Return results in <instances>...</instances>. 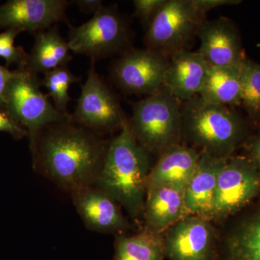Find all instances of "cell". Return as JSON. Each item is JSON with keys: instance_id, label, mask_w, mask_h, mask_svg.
I'll list each match as a JSON object with an SVG mask.
<instances>
[{"instance_id": "cell-21", "label": "cell", "mask_w": 260, "mask_h": 260, "mask_svg": "<svg viewBox=\"0 0 260 260\" xmlns=\"http://www.w3.org/2000/svg\"><path fill=\"white\" fill-rule=\"evenodd\" d=\"M165 256L164 234L145 229L135 235L116 237L114 260H162Z\"/></svg>"}, {"instance_id": "cell-19", "label": "cell", "mask_w": 260, "mask_h": 260, "mask_svg": "<svg viewBox=\"0 0 260 260\" xmlns=\"http://www.w3.org/2000/svg\"><path fill=\"white\" fill-rule=\"evenodd\" d=\"M34 36L35 41L28 54L25 70L38 75L68 66L73 56L69 44L61 37L57 25L38 32Z\"/></svg>"}, {"instance_id": "cell-9", "label": "cell", "mask_w": 260, "mask_h": 260, "mask_svg": "<svg viewBox=\"0 0 260 260\" xmlns=\"http://www.w3.org/2000/svg\"><path fill=\"white\" fill-rule=\"evenodd\" d=\"M260 195V172L249 158L230 156L219 175L210 220L244 209Z\"/></svg>"}, {"instance_id": "cell-2", "label": "cell", "mask_w": 260, "mask_h": 260, "mask_svg": "<svg viewBox=\"0 0 260 260\" xmlns=\"http://www.w3.org/2000/svg\"><path fill=\"white\" fill-rule=\"evenodd\" d=\"M109 143L93 185L125 208L133 218L144 214L150 153L138 143L129 121Z\"/></svg>"}, {"instance_id": "cell-29", "label": "cell", "mask_w": 260, "mask_h": 260, "mask_svg": "<svg viewBox=\"0 0 260 260\" xmlns=\"http://www.w3.org/2000/svg\"><path fill=\"white\" fill-rule=\"evenodd\" d=\"M72 3L78 5L79 9L86 14L92 13L95 14L103 7L102 0H75Z\"/></svg>"}, {"instance_id": "cell-30", "label": "cell", "mask_w": 260, "mask_h": 260, "mask_svg": "<svg viewBox=\"0 0 260 260\" xmlns=\"http://www.w3.org/2000/svg\"><path fill=\"white\" fill-rule=\"evenodd\" d=\"M14 75V71L0 64V107L4 108V94L8 82Z\"/></svg>"}, {"instance_id": "cell-31", "label": "cell", "mask_w": 260, "mask_h": 260, "mask_svg": "<svg viewBox=\"0 0 260 260\" xmlns=\"http://www.w3.org/2000/svg\"><path fill=\"white\" fill-rule=\"evenodd\" d=\"M249 158L260 172V133L251 141L249 146Z\"/></svg>"}, {"instance_id": "cell-11", "label": "cell", "mask_w": 260, "mask_h": 260, "mask_svg": "<svg viewBox=\"0 0 260 260\" xmlns=\"http://www.w3.org/2000/svg\"><path fill=\"white\" fill-rule=\"evenodd\" d=\"M68 0H9L0 5V29L36 34L59 22L68 23Z\"/></svg>"}, {"instance_id": "cell-18", "label": "cell", "mask_w": 260, "mask_h": 260, "mask_svg": "<svg viewBox=\"0 0 260 260\" xmlns=\"http://www.w3.org/2000/svg\"><path fill=\"white\" fill-rule=\"evenodd\" d=\"M200 153L180 144L173 145L160 155L149 173L147 190L160 186L185 189L199 160Z\"/></svg>"}, {"instance_id": "cell-13", "label": "cell", "mask_w": 260, "mask_h": 260, "mask_svg": "<svg viewBox=\"0 0 260 260\" xmlns=\"http://www.w3.org/2000/svg\"><path fill=\"white\" fill-rule=\"evenodd\" d=\"M197 35L200 41L198 52L210 66L238 67L245 59L239 30L230 19L205 20Z\"/></svg>"}, {"instance_id": "cell-8", "label": "cell", "mask_w": 260, "mask_h": 260, "mask_svg": "<svg viewBox=\"0 0 260 260\" xmlns=\"http://www.w3.org/2000/svg\"><path fill=\"white\" fill-rule=\"evenodd\" d=\"M70 116L75 124L98 134L121 129L128 121L116 95L97 73L95 61L90 63L86 81Z\"/></svg>"}, {"instance_id": "cell-20", "label": "cell", "mask_w": 260, "mask_h": 260, "mask_svg": "<svg viewBox=\"0 0 260 260\" xmlns=\"http://www.w3.org/2000/svg\"><path fill=\"white\" fill-rule=\"evenodd\" d=\"M242 65V64H241ZM240 66H210L199 96L205 102L233 107L242 104Z\"/></svg>"}, {"instance_id": "cell-5", "label": "cell", "mask_w": 260, "mask_h": 260, "mask_svg": "<svg viewBox=\"0 0 260 260\" xmlns=\"http://www.w3.org/2000/svg\"><path fill=\"white\" fill-rule=\"evenodd\" d=\"M68 25V43L74 54H83L95 61L128 50L131 29L115 5L103 6L83 25Z\"/></svg>"}, {"instance_id": "cell-4", "label": "cell", "mask_w": 260, "mask_h": 260, "mask_svg": "<svg viewBox=\"0 0 260 260\" xmlns=\"http://www.w3.org/2000/svg\"><path fill=\"white\" fill-rule=\"evenodd\" d=\"M181 104L162 88L133 104L129 125L135 139L149 153H160L179 144L182 130Z\"/></svg>"}, {"instance_id": "cell-22", "label": "cell", "mask_w": 260, "mask_h": 260, "mask_svg": "<svg viewBox=\"0 0 260 260\" xmlns=\"http://www.w3.org/2000/svg\"><path fill=\"white\" fill-rule=\"evenodd\" d=\"M228 260H260V208L239 222L226 242Z\"/></svg>"}, {"instance_id": "cell-27", "label": "cell", "mask_w": 260, "mask_h": 260, "mask_svg": "<svg viewBox=\"0 0 260 260\" xmlns=\"http://www.w3.org/2000/svg\"><path fill=\"white\" fill-rule=\"evenodd\" d=\"M0 132L9 133L15 138H22L28 135L26 130L19 125L3 107H0Z\"/></svg>"}, {"instance_id": "cell-7", "label": "cell", "mask_w": 260, "mask_h": 260, "mask_svg": "<svg viewBox=\"0 0 260 260\" xmlns=\"http://www.w3.org/2000/svg\"><path fill=\"white\" fill-rule=\"evenodd\" d=\"M205 17L192 0H167L147 27L146 48L167 57L186 49Z\"/></svg>"}, {"instance_id": "cell-24", "label": "cell", "mask_w": 260, "mask_h": 260, "mask_svg": "<svg viewBox=\"0 0 260 260\" xmlns=\"http://www.w3.org/2000/svg\"><path fill=\"white\" fill-rule=\"evenodd\" d=\"M80 80V77L73 74L68 66H64L45 73L41 83L47 89L48 95L54 101L56 109L63 114H68L67 109L71 101L69 95L70 86Z\"/></svg>"}, {"instance_id": "cell-26", "label": "cell", "mask_w": 260, "mask_h": 260, "mask_svg": "<svg viewBox=\"0 0 260 260\" xmlns=\"http://www.w3.org/2000/svg\"><path fill=\"white\" fill-rule=\"evenodd\" d=\"M167 0H134V15L145 27L167 3Z\"/></svg>"}, {"instance_id": "cell-15", "label": "cell", "mask_w": 260, "mask_h": 260, "mask_svg": "<svg viewBox=\"0 0 260 260\" xmlns=\"http://www.w3.org/2000/svg\"><path fill=\"white\" fill-rule=\"evenodd\" d=\"M227 159L206 151L200 153L194 172L184 189L185 217L196 215L210 220L218 177Z\"/></svg>"}, {"instance_id": "cell-12", "label": "cell", "mask_w": 260, "mask_h": 260, "mask_svg": "<svg viewBox=\"0 0 260 260\" xmlns=\"http://www.w3.org/2000/svg\"><path fill=\"white\" fill-rule=\"evenodd\" d=\"M166 255L170 260H210L214 230L208 219L188 215L167 231Z\"/></svg>"}, {"instance_id": "cell-28", "label": "cell", "mask_w": 260, "mask_h": 260, "mask_svg": "<svg viewBox=\"0 0 260 260\" xmlns=\"http://www.w3.org/2000/svg\"><path fill=\"white\" fill-rule=\"evenodd\" d=\"M192 1L195 7L205 15H206V13L210 10L220 8V7L238 5L242 3V1H239V0H192Z\"/></svg>"}, {"instance_id": "cell-23", "label": "cell", "mask_w": 260, "mask_h": 260, "mask_svg": "<svg viewBox=\"0 0 260 260\" xmlns=\"http://www.w3.org/2000/svg\"><path fill=\"white\" fill-rule=\"evenodd\" d=\"M242 104L255 122H260V64L245 57L240 69Z\"/></svg>"}, {"instance_id": "cell-25", "label": "cell", "mask_w": 260, "mask_h": 260, "mask_svg": "<svg viewBox=\"0 0 260 260\" xmlns=\"http://www.w3.org/2000/svg\"><path fill=\"white\" fill-rule=\"evenodd\" d=\"M20 31L8 29L0 34V57L5 59L7 66L18 64V69H25L28 63V54L22 47H15V39Z\"/></svg>"}, {"instance_id": "cell-10", "label": "cell", "mask_w": 260, "mask_h": 260, "mask_svg": "<svg viewBox=\"0 0 260 260\" xmlns=\"http://www.w3.org/2000/svg\"><path fill=\"white\" fill-rule=\"evenodd\" d=\"M169 57L151 49H128L111 68L114 83L128 94L145 95L158 93L164 88Z\"/></svg>"}, {"instance_id": "cell-16", "label": "cell", "mask_w": 260, "mask_h": 260, "mask_svg": "<svg viewBox=\"0 0 260 260\" xmlns=\"http://www.w3.org/2000/svg\"><path fill=\"white\" fill-rule=\"evenodd\" d=\"M209 68L198 51H177L169 56L164 88L181 102L189 100L199 95Z\"/></svg>"}, {"instance_id": "cell-1", "label": "cell", "mask_w": 260, "mask_h": 260, "mask_svg": "<svg viewBox=\"0 0 260 260\" xmlns=\"http://www.w3.org/2000/svg\"><path fill=\"white\" fill-rule=\"evenodd\" d=\"M34 165L70 194L93 185L108 143L99 134L70 119L52 123L30 140Z\"/></svg>"}, {"instance_id": "cell-6", "label": "cell", "mask_w": 260, "mask_h": 260, "mask_svg": "<svg viewBox=\"0 0 260 260\" xmlns=\"http://www.w3.org/2000/svg\"><path fill=\"white\" fill-rule=\"evenodd\" d=\"M38 75L25 69L15 70L4 94V108L32 139L45 126L70 119L51 104L40 87Z\"/></svg>"}, {"instance_id": "cell-14", "label": "cell", "mask_w": 260, "mask_h": 260, "mask_svg": "<svg viewBox=\"0 0 260 260\" xmlns=\"http://www.w3.org/2000/svg\"><path fill=\"white\" fill-rule=\"evenodd\" d=\"M71 196L80 218L90 230L119 234L129 226L116 202L97 186H85Z\"/></svg>"}, {"instance_id": "cell-3", "label": "cell", "mask_w": 260, "mask_h": 260, "mask_svg": "<svg viewBox=\"0 0 260 260\" xmlns=\"http://www.w3.org/2000/svg\"><path fill=\"white\" fill-rule=\"evenodd\" d=\"M181 114V137L215 156H232L245 134L244 121L232 107L210 104L199 95L182 102Z\"/></svg>"}, {"instance_id": "cell-17", "label": "cell", "mask_w": 260, "mask_h": 260, "mask_svg": "<svg viewBox=\"0 0 260 260\" xmlns=\"http://www.w3.org/2000/svg\"><path fill=\"white\" fill-rule=\"evenodd\" d=\"M184 188L160 186L147 190L145 229L164 234L185 217Z\"/></svg>"}]
</instances>
